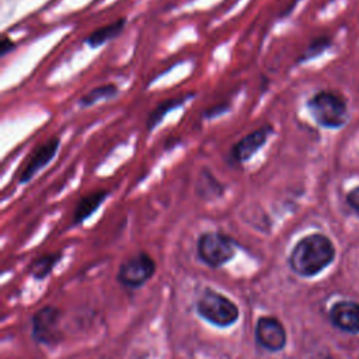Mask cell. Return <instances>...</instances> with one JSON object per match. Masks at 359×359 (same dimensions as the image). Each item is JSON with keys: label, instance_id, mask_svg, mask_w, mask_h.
Returning <instances> with one entry per match:
<instances>
[{"label": "cell", "instance_id": "1", "mask_svg": "<svg viewBox=\"0 0 359 359\" xmlns=\"http://www.w3.org/2000/svg\"><path fill=\"white\" fill-rule=\"evenodd\" d=\"M335 257L332 241L320 233L300 238L289 255L290 269L300 276H314L327 268Z\"/></svg>", "mask_w": 359, "mask_h": 359}, {"label": "cell", "instance_id": "2", "mask_svg": "<svg viewBox=\"0 0 359 359\" xmlns=\"http://www.w3.org/2000/svg\"><path fill=\"white\" fill-rule=\"evenodd\" d=\"M195 307L201 318L219 328L233 325L240 317L238 306L223 293L210 287L203 289Z\"/></svg>", "mask_w": 359, "mask_h": 359}, {"label": "cell", "instance_id": "3", "mask_svg": "<svg viewBox=\"0 0 359 359\" xmlns=\"http://www.w3.org/2000/svg\"><path fill=\"white\" fill-rule=\"evenodd\" d=\"M307 109L318 125L330 129L341 128L346 122L348 116V108L344 97L330 90L316 93L307 101Z\"/></svg>", "mask_w": 359, "mask_h": 359}, {"label": "cell", "instance_id": "4", "mask_svg": "<svg viewBox=\"0 0 359 359\" xmlns=\"http://www.w3.org/2000/svg\"><path fill=\"white\" fill-rule=\"evenodd\" d=\"M236 241L220 231H206L198 238L196 252L199 259L209 268H220L236 255Z\"/></svg>", "mask_w": 359, "mask_h": 359}, {"label": "cell", "instance_id": "5", "mask_svg": "<svg viewBox=\"0 0 359 359\" xmlns=\"http://www.w3.org/2000/svg\"><path fill=\"white\" fill-rule=\"evenodd\" d=\"M156 273V262L147 252H139L125 259L116 273L121 285L129 289L143 286Z\"/></svg>", "mask_w": 359, "mask_h": 359}, {"label": "cell", "instance_id": "6", "mask_svg": "<svg viewBox=\"0 0 359 359\" xmlns=\"http://www.w3.org/2000/svg\"><path fill=\"white\" fill-rule=\"evenodd\" d=\"M60 311L53 306H45L32 316V338L45 345L59 342L62 334L59 331Z\"/></svg>", "mask_w": 359, "mask_h": 359}, {"label": "cell", "instance_id": "7", "mask_svg": "<svg viewBox=\"0 0 359 359\" xmlns=\"http://www.w3.org/2000/svg\"><path fill=\"white\" fill-rule=\"evenodd\" d=\"M255 341L265 351L279 352L286 345V330L278 318L262 316L255 324Z\"/></svg>", "mask_w": 359, "mask_h": 359}, {"label": "cell", "instance_id": "8", "mask_svg": "<svg viewBox=\"0 0 359 359\" xmlns=\"http://www.w3.org/2000/svg\"><path fill=\"white\" fill-rule=\"evenodd\" d=\"M59 146V137H52L48 142L36 146L29 154V157L25 160V164L18 171V181L21 184L31 181L42 168H45L55 158Z\"/></svg>", "mask_w": 359, "mask_h": 359}, {"label": "cell", "instance_id": "9", "mask_svg": "<svg viewBox=\"0 0 359 359\" xmlns=\"http://www.w3.org/2000/svg\"><path fill=\"white\" fill-rule=\"evenodd\" d=\"M273 133V128L271 125H264L261 128L254 129L252 132L243 136L236 144H233L230 150V157L233 161L241 164L250 160L268 140V137Z\"/></svg>", "mask_w": 359, "mask_h": 359}, {"label": "cell", "instance_id": "10", "mask_svg": "<svg viewBox=\"0 0 359 359\" xmlns=\"http://www.w3.org/2000/svg\"><path fill=\"white\" fill-rule=\"evenodd\" d=\"M331 323L346 332H359V304L353 302L335 303L330 310Z\"/></svg>", "mask_w": 359, "mask_h": 359}, {"label": "cell", "instance_id": "11", "mask_svg": "<svg viewBox=\"0 0 359 359\" xmlns=\"http://www.w3.org/2000/svg\"><path fill=\"white\" fill-rule=\"evenodd\" d=\"M109 192L107 189H97L80 198L73 213V224H80L88 219L107 199Z\"/></svg>", "mask_w": 359, "mask_h": 359}, {"label": "cell", "instance_id": "12", "mask_svg": "<svg viewBox=\"0 0 359 359\" xmlns=\"http://www.w3.org/2000/svg\"><path fill=\"white\" fill-rule=\"evenodd\" d=\"M126 25V18H118L107 25H102L97 29H94L87 38H86V42L88 43V46L91 49H97L100 46H102L104 43H107L108 41L116 38L125 28Z\"/></svg>", "mask_w": 359, "mask_h": 359}, {"label": "cell", "instance_id": "13", "mask_svg": "<svg viewBox=\"0 0 359 359\" xmlns=\"http://www.w3.org/2000/svg\"><path fill=\"white\" fill-rule=\"evenodd\" d=\"M192 97H194V94H184V95L167 98V100L161 101L160 104H157L156 108L149 114V118H147V121H146V128H147V130L151 132V130L164 119V116H165L170 111H172V109L181 107L187 100H189V98H192Z\"/></svg>", "mask_w": 359, "mask_h": 359}, {"label": "cell", "instance_id": "14", "mask_svg": "<svg viewBox=\"0 0 359 359\" xmlns=\"http://www.w3.org/2000/svg\"><path fill=\"white\" fill-rule=\"evenodd\" d=\"M119 93V88L116 87V84L114 83H107L102 86H98L95 88H93L91 91H88L87 94H84L80 100H79V105L81 108H88L100 101H105V100H111L114 97H116V94Z\"/></svg>", "mask_w": 359, "mask_h": 359}, {"label": "cell", "instance_id": "15", "mask_svg": "<svg viewBox=\"0 0 359 359\" xmlns=\"http://www.w3.org/2000/svg\"><path fill=\"white\" fill-rule=\"evenodd\" d=\"M60 257H62L60 252H52V254H46V255H42L38 259H35L29 265L31 276L36 280L45 279L46 276L50 275L53 266L60 261Z\"/></svg>", "mask_w": 359, "mask_h": 359}, {"label": "cell", "instance_id": "16", "mask_svg": "<svg viewBox=\"0 0 359 359\" xmlns=\"http://www.w3.org/2000/svg\"><path fill=\"white\" fill-rule=\"evenodd\" d=\"M324 39H325V38H318V39H316V41L307 48V50H306L304 55L302 56V60H307V59L316 56L318 52H321V49L324 48V45H321V43H325Z\"/></svg>", "mask_w": 359, "mask_h": 359}, {"label": "cell", "instance_id": "17", "mask_svg": "<svg viewBox=\"0 0 359 359\" xmlns=\"http://www.w3.org/2000/svg\"><path fill=\"white\" fill-rule=\"evenodd\" d=\"M346 203L356 212L359 213V187L351 189L346 195Z\"/></svg>", "mask_w": 359, "mask_h": 359}, {"label": "cell", "instance_id": "18", "mask_svg": "<svg viewBox=\"0 0 359 359\" xmlns=\"http://www.w3.org/2000/svg\"><path fill=\"white\" fill-rule=\"evenodd\" d=\"M14 46H15V43H14L8 36L4 35V36L1 38V42H0V55H1V56H6Z\"/></svg>", "mask_w": 359, "mask_h": 359}, {"label": "cell", "instance_id": "19", "mask_svg": "<svg viewBox=\"0 0 359 359\" xmlns=\"http://www.w3.org/2000/svg\"><path fill=\"white\" fill-rule=\"evenodd\" d=\"M227 109H229V105H227V104H219V105H213L212 108H209V109L205 112V115L209 116V118H212V116H216V115H219V114H223V112L227 111Z\"/></svg>", "mask_w": 359, "mask_h": 359}]
</instances>
